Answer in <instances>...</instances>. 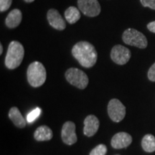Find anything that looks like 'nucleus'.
Returning a JSON list of instances; mask_svg holds the SVG:
<instances>
[{
	"label": "nucleus",
	"mask_w": 155,
	"mask_h": 155,
	"mask_svg": "<svg viewBox=\"0 0 155 155\" xmlns=\"http://www.w3.org/2000/svg\"><path fill=\"white\" fill-rule=\"evenodd\" d=\"M141 147L147 152H155V137L152 134H147L143 137Z\"/></svg>",
	"instance_id": "obj_17"
},
{
	"label": "nucleus",
	"mask_w": 155,
	"mask_h": 155,
	"mask_svg": "<svg viewBox=\"0 0 155 155\" xmlns=\"http://www.w3.org/2000/svg\"><path fill=\"white\" fill-rule=\"evenodd\" d=\"M9 118L17 127L24 128L26 126V121L17 107L11 108L9 112Z\"/></svg>",
	"instance_id": "obj_14"
},
{
	"label": "nucleus",
	"mask_w": 155,
	"mask_h": 155,
	"mask_svg": "<svg viewBox=\"0 0 155 155\" xmlns=\"http://www.w3.org/2000/svg\"><path fill=\"white\" fill-rule=\"evenodd\" d=\"M40 114H41V109L40 108H36L33 111H32L30 113L28 114V116H27V121L29 123H32L35 120L40 116Z\"/></svg>",
	"instance_id": "obj_19"
},
{
	"label": "nucleus",
	"mask_w": 155,
	"mask_h": 155,
	"mask_svg": "<svg viewBox=\"0 0 155 155\" xmlns=\"http://www.w3.org/2000/svg\"><path fill=\"white\" fill-rule=\"evenodd\" d=\"M48 21L50 25L58 30H65L66 25L63 17L57 9H51L48 12Z\"/></svg>",
	"instance_id": "obj_10"
},
{
	"label": "nucleus",
	"mask_w": 155,
	"mask_h": 155,
	"mask_svg": "<svg viewBox=\"0 0 155 155\" xmlns=\"http://www.w3.org/2000/svg\"><path fill=\"white\" fill-rule=\"evenodd\" d=\"M71 53L80 65L86 68L94 66L98 59L96 48L92 44L86 41H81L75 44Z\"/></svg>",
	"instance_id": "obj_1"
},
{
	"label": "nucleus",
	"mask_w": 155,
	"mask_h": 155,
	"mask_svg": "<svg viewBox=\"0 0 155 155\" xmlns=\"http://www.w3.org/2000/svg\"><path fill=\"white\" fill-rule=\"evenodd\" d=\"M27 76L30 86L38 88L42 86L45 82L47 73L44 65L40 62L35 61L29 65Z\"/></svg>",
	"instance_id": "obj_3"
},
{
	"label": "nucleus",
	"mask_w": 155,
	"mask_h": 155,
	"mask_svg": "<svg viewBox=\"0 0 155 155\" xmlns=\"http://www.w3.org/2000/svg\"><path fill=\"white\" fill-rule=\"evenodd\" d=\"M25 55L24 47L18 41H12L5 57V65L8 69H15L22 63Z\"/></svg>",
	"instance_id": "obj_2"
},
{
	"label": "nucleus",
	"mask_w": 155,
	"mask_h": 155,
	"mask_svg": "<svg viewBox=\"0 0 155 155\" xmlns=\"http://www.w3.org/2000/svg\"><path fill=\"white\" fill-rule=\"evenodd\" d=\"M140 2L143 7L155 10V0H140Z\"/></svg>",
	"instance_id": "obj_21"
},
{
	"label": "nucleus",
	"mask_w": 155,
	"mask_h": 155,
	"mask_svg": "<svg viewBox=\"0 0 155 155\" xmlns=\"http://www.w3.org/2000/svg\"><path fill=\"white\" fill-rule=\"evenodd\" d=\"M108 114L112 121L120 122L125 117L126 107L119 100L113 98L108 103Z\"/></svg>",
	"instance_id": "obj_6"
},
{
	"label": "nucleus",
	"mask_w": 155,
	"mask_h": 155,
	"mask_svg": "<svg viewBox=\"0 0 155 155\" xmlns=\"http://www.w3.org/2000/svg\"><path fill=\"white\" fill-rule=\"evenodd\" d=\"M22 15L21 11L18 9H13L9 13L5 19L6 26L11 29L17 28L22 22Z\"/></svg>",
	"instance_id": "obj_13"
},
{
	"label": "nucleus",
	"mask_w": 155,
	"mask_h": 155,
	"mask_svg": "<svg viewBox=\"0 0 155 155\" xmlns=\"http://www.w3.org/2000/svg\"><path fill=\"white\" fill-rule=\"evenodd\" d=\"M107 153V148L104 144H99L93 149L89 155H106Z\"/></svg>",
	"instance_id": "obj_18"
},
{
	"label": "nucleus",
	"mask_w": 155,
	"mask_h": 155,
	"mask_svg": "<svg viewBox=\"0 0 155 155\" xmlns=\"http://www.w3.org/2000/svg\"><path fill=\"white\" fill-rule=\"evenodd\" d=\"M132 142V137L127 132L116 134L111 139V146L116 150L124 149L129 147Z\"/></svg>",
	"instance_id": "obj_11"
},
{
	"label": "nucleus",
	"mask_w": 155,
	"mask_h": 155,
	"mask_svg": "<svg viewBox=\"0 0 155 155\" xmlns=\"http://www.w3.org/2000/svg\"><path fill=\"white\" fill-rule=\"evenodd\" d=\"M78 6L81 12L89 17L98 16L101 10L98 0H78Z\"/></svg>",
	"instance_id": "obj_7"
},
{
	"label": "nucleus",
	"mask_w": 155,
	"mask_h": 155,
	"mask_svg": "<svg viewBox=\"0 0 155 155\" xmlns=\"http://www.w3.org/2000/svg\"><path fill=\"white\" fill-rule=\"evenodd\" d=\"M147 29L150 31V32L155 33V21L151 22L147 25Z\"/></svg>",
	"instance_id": "obj_23"
},
{
	"label": "nucleus",
	"mask_w": 155,
	"mask_h": 155,
	"mask_svg": "<svg viewBox=\"0 0 155 155\" xmlns=\"http://www.w3.org/2000/svg\"><path fill=\"white\" fill-rule=\"evenodd\" d=\"M3 53V46L2 45L0 44V55H2Z\"/></svg>",
	"instance_id": "obj_24"
},
{
	"label": "nucleus",
	"mask_w": 155,
	"mask_h": 155,
	"mask_svg": "<svg viewBox=\"0 0 155 155\" xmlns=\"http://www.w3.org/2000/svg\"><path fill=\"white\" fill-rule=\"evenodd\" d=\"M62 140L65 144L72 145L77 141L75 134V125L72 121H67L64 124L61 131Z\"/></svg>",
	"instance_id": "obj_9"
},
{
	"label": "nucleus",
	"mask_w": 155,
	"mask_h": 155,
	"mask_svg": "<svg viewBox=\"0 0 155 155\" xmlns=\"http://www.w3.org/2000/svg\"><path fill=\"white\" fill-rule=\"evenodd\" d=\"M25 2H28V3H31V2H33L35 0H24Z\"/></svg>",
	"instance_id": "obj_25"
},
{
	"label": "nucleus",
	"mask_w": 155,
	"mask_h": 155,
	"mask_svg": "<svg viewBox=\"0 0 155 155\" xmlns=\"http://www.w3.org/2000/svg\"><path fill=\"white\" fill-rule=\"evenodd\" d=\"M65 78L68 82L79 89H85L88 84V78L80 69L71 68L65 73Z\"/></svg>",
	"instance_id": "obj_5"
},
{
	"label": "nucleus",
	"mask_w": 155,
	"mask_h": 155,
	"mask_svg": "<svg viewBox=\"0 0 155 155\" xmlns=\"http://www.w3.org/2000/svg\"><path fill=\"white\" fill-rule=\"evenodd\" d=\"M131 51L121 45H116L111 51V58L118 65H125L131 58Z\"/></svg>",
	"instance_id": "obj_8"
},
{
	"label": "nucleus",
	"mask_w": 155,
	"mask_h": 155,
	"mask_svg": "<svg viewBox=\"0 0 155 155\" xmlns=\"http://www.w3.org/2000/svg\"><path fill=\"white\" fill-rule=\"evenodd\" d=\"M53 131L47 126H41L36 129L34 137L37 141H48L53 138Z\"/></svg>",
	"instance_id": "obj_15"
},
{
	"label": "nucleus",
	"mask_w": 155,
	"mask_h": 155,
	"mask_svg": "<svg viewBox=\"0 0 155 155\" xmlns=\"http://www.w3.org/2000/svg\"><path fill=\"white\" fill-rule=\"evenodd\" d=\"M148 78L151 81L155 82V63L151 66L148 71Z\"/></svg>",
	"instance_id": "obj_22"
},
{
	"label": "nucleus",
	"mask_w": 155,
	"mask_h": 155,
	"mask_svg": "<svg viewBox=\"0 0 155 155\" xmlns=\"http://www.w3.org/2000/svg\"><path fill=\"white\" fill-rule=\"evenodd\" d=\"M81 12L75 7H69L65 12V17L70 24H75L81 18Z\"/></svg>",
	"instance_id": "obj_16"
},
{
	"label": "nucleus",
	"mask_w": 155,
	"mask_h": 155,
	"mask_svg": "<svg viewBox=\"0 0 155 155\" xmlns=\"http://www.w3.org/2000/svg\"><path fill=\"white\" fill-rule=\"evenodd\" d=\"M12 0H0V12H3L10 8Z\"/></svg>",
	"instance_id": "obj_20"
},
{
	"label": "nucleus",
	"mask_w": 155,
	"mask_h": 155,
	"mask_svg": "<svg viewBox=\"0 0 155 155\" xmlns=\"http://www.w3.org/2000/svg\"><path fill=\"white\" fill-rule=\"evenodd\" d=\"M99 120L94 115H89L84 120L83 133L87 137H93L96 134L99 128Z\"/></svg>",
	"instance_id": "obj_12"
},
{
	"label": "nucleus",
	"mask_w": 155,
	"mask_h": 155,
	"mask_svg": "<svg viewBox=\"0 0 155 155\" xmlns=\"http://www.w3.org/2000/svg\"><path fill=\"white\" fill-rule=\"evenodd\" d=\"M122 40L129 45L144 49L147 47L148 41L144 35L133 28H128L122 35Z\"/></svg>",
	"instance_id": "obj_4"
}]
</instances>
